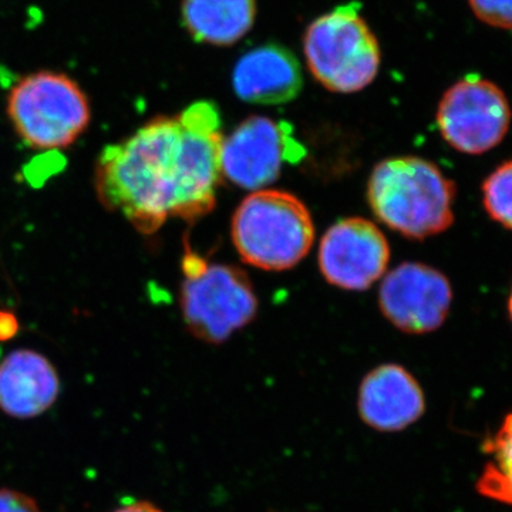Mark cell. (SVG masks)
<instances>
[{
	"label": "cell",
	"instance_id": "15",
	"mask_svg": "<svg viewBox=\"0 0 512 512\" xmlns=\"http://www.w3.org/2000/svg\"><path fill=\"white\" fill-rule=\"evenodd\" d=\"M488 461L478 478V493L498 503L512 505V412L500 429L483 444Z\"/></svg>",
	"mask_w": 512,
	"mask_h": 512
},
{
	"label": "cell",
	"instance_id": "16",
	"mask_svg": "<svg viewBox=\"0 0 512 512\" xmlns=\"http://www.w3.org/2000/svg\"><path fill=\"white\" fill-rule=\"evenodd\" d=\"M483 201L487 214L512 231V160L500 165L484 181Z\"/></svg>",
	"mask_w": 512,
	"mask_h": 512
},
{
	"label": "cell",
	"instance_id": "6",
	"mask_svg": "<svg viewBox=\"0 0 512 512\" xmlns=\"http://www.w3.org/2000/svg\"><path fill=\"white\" fill-rule=\"evenodd\" d=\"M181 308L195 338L222 343L255 319L258 299L252 282L232 265H208L194 252L184 256Z\"/></svg>",
	"mask_w": 512,
	"mask_h": 512
},
{
	"label": "cell",
	"instance_id": "20",
	"mask_svg": "<svg viewBox=\"0 0 512 512\" xmlns=\"http://www.w3.org/2000/svg\"><path fill=\"white\" fill-rule=\"evenodd\" d=\"M114 512H163L156 505L148 503V501H137V503H131L123 505Z\"/></svg>",
	"mask_w": 512,
	"mask_h": 512
},
{
	"label": "cell",
	"instance_id": "4",
	"mask_svg": "<svg viewBox=\"0 0 512 512\" xmlns=\"http://www.w3.org/2000/svg\"><path fill=\"white\" fill-rule=\"evenodd\" d=\"M302 50L313 79L333 93L362 92L375 82L382 64L379 40L355 3L313 20Z\"/></svg>",
	"mask_w": 512,
	"mask_h": 512
},
{
	"label": "cell",
	"instance_id": "5",
	"mask_svg": "<svg viewBox=\"0 0 512 512\" xmlns=\"http://www.w3.org/2000/svg\"><path fill=\"white\" fill-rule=\"evenodd\" d=\"M6 109L23 143L36 150L72 146L92 119L89 99L80 84L52 70L28 74L13 84Z\"/></svg>",
	"mask_w": 512,
	"mask_h": 512
},
{
	"label": "cell",
	"instance_id": "8",
	"mask_svg": "<svg viewBox=\"0 0 512 512\" xmlns=\"http://www.w3.org/2000/svg\"><path fill=\"white\" fill-rule=\"evenodd\" d=\"M305 148L285 121L251 116L222 141V175L244 190H264L275 183L285 163H296Z\"/></svg>",
	"mask_w": 512,
	"mask_h": 512
},
{
	"label": "cell",
	"instance_id": "2",
	"mask_svg": "<svg viewBox=\"0 0 512 512\" xmlns=\"http://www.w3.org/2000/svg\"><path fill=\"white\" fill-rule=\"evenodd\" d=\"M454 181L420 157L383 160L367 183V201L386 227L409 239H426L453 225Z\"/></svg>",
	"mask_w": 512,
	"mask_h": 512
},
{
	"label": "cell",
	"instance_id": "3",
	"mask_svg": "<svg viewBox=\"0 0 512 512\" xmlns=\"http://www.w3.org/2000/svg\"><path fill=\"white\" fill-rule=\"evenodd\" d=\"M231 235L242 261L264 271H286L311 251L315 225L295 195L259 190L239 204Z\"/></svg>",
	"mask_w": 512,
	"mask_h": 512
},
{
	"label": "cell",
	"instance_id": "14",
	"mask_svg": "<svg viewBox=\"0 0 512 512\" xmlns=\"http://www.w3.org/2000/svg\"><path fill=\"white\" fill-rule=\"evenodd\" d=\"M258 15L256 0H183L181 20L197 43L231 47L251 32Z\"/></svg>",
	"mask_w": 512,
	"mask_h": 512
},
{
	"label": "cell",
	"instance_id": "11",
	"mask_svg": "<svg viewBox=\"0 0 512 512\" xmlns=\"http://www.w3.org/2000/svg\"><path fill=\"white\" fill-rule=\"evenodd\" d=\"M360 419L380 433H397L419 421L426 397L419 382L403 366L387 363L367 373L357 396Z\"/></svg>",
	"mask_w": 512,
	"mask_h": 512
},
{
	"label": "cell",
	"instance_id": "1",
	"mask_svg": "<svg viewBox=\"0 0 512 512\" xmlns=\"http://www.w3.org/2000/svg\"><path fill=\"white\" fill-rule=\"evenodd\" d=\"M221 126L218 107L197 101L104 148L94 174L101 204L143 234H153L168 218L194 222L210 214L224 177Z\"/></svg>",
	"mask_w": 512,
	"mask_h": 512
},
{
	"label": "cell",
	"instance_id": "9",
	"mask_svg": "<svg viewBox=\"0 0 512 512\" xmlns=\"http://www.w3.org/2000/svg\"><path fill=\"white\" fill-rule=\"evenodd\" d=\"M453 291L446 275L426 264L404 262L384 276L379 305L384 318L410 335L434 332L446 322Z\"/></svg>",
	"mask_w": 512,
	"mask_h": 512
},
{
	"label": "cell",
	"instance_id": "12",
	"mask_svg": "<svg viewBox=\"0 0 512 512\" xmlns=\"http://www.w3.org/2000/svg\"><path fill=\"white\" fill-rule=\"evenodd\" d=\"M301 64L291 50L261 45L239 57L232 70V87L239 99L258 106H279L301 93Z\"/></svg>",
	"mask_w": 512,
	"mask_h": 512
},
{
	"label": "cell",
	"instance_id": "17",
	"mask_svg": "<svg viewBox=\"0 0 512 512\" xmlns=\"http://www.w3.org/2000/svg\"><path fill=\"white\" fill-rule=\"evenodd\" d=\"M478 20L497 29H512V0H468Z\"/></svg>",
	"mask_w": 512,
	"mask_h": 512
},
{
	"label": "cell",
	"instance_id": "13",
	"mask_svg": "<svg viewBox=\"0 0 512 512\" xmlns=\"http://www.w3.org/2000/svg\"><path fill=\"white\" fill-rule=\"evenodd\" d=\"M59 392L55 366L35 350H15L0 363V412L13 419H35L46 413Z\"/></svg>",
	"mask_w": 512,
	"mask_h": 512
},
{
	"label": "cell",
	"instance_id": "10",
	"mask_svg": "<svg viewBox=\"0 0 512 512\" xmlns=\"http://www.w3.org/2000/svg\"><path fill=\"white\" fill-rule=\"evenodd\" d=\"M390 245L372 221L346 218L332 225L319 247V268L330 285L366 291L386 272Z\"/></svg>",
	"mask_w": 512,
	"mask_h": 512
},
{
	"label": "cell",
	"instance_id": "21",
	"mask_svg": "<svg viewBox=\"0 0 512 512\" xmlns=\"http://www.w3.org/2000/svg\"><path fill=\"white\" fill-rule=\"evenodd\" d=\"M508 311H510V316H511V320H512V291H511V296H510V302H508Z\"/></svg>",
	"mask_w": 512,
	"mask_h": 512
},
{
	"label": "cell",
	"instance_id": "19",
	"mask_svg": "<svg viewBox=\"0 0 512 512\" xmlns=\"http://www.w3.org/2000/svg\"><path fill=\"white\" fill-rule=\"evenodd\" d=\"M18 323L10 313L0 312V340H6L15 336Z\"/></svg>",
	"mask_w": 512,
	"mask_h": 512
},
{
	"label": "cell",
	"instance_id": "7",
	"mask_svg": "<svg viewBox=\"0 0 512 512\" xmlns=\"http://www.w3.org/2000/svg\"><path fill=\"white\" fill-rule=\"evenodd\" d=\"M510 101L503 90L480 74H467L448 87L437 107L441 136L461 153H487L507 136Z\"/></svg>",
	"mask_w": 512,
	"mask_h": 512
},
{
	"label": "cell",
	"instance_id": "18",
	"mask_svg": "<svg viewBox=\"0 0 512 512\" xmlns=\"http://www.w3.org/2000/svg\"><path fill=\"white\" fill-rule=\"evenodd\" d=\"M0 512H42L30 495L10 488H0Z\"/></svg>",
	"mask_w": 512,
	"mask_h": 512
}]
</instances>
